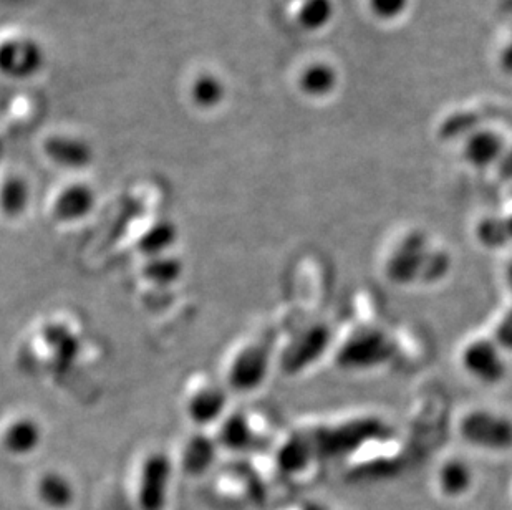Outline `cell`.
I'll return each instance as SVG.
<instances>
[{
  "instance_id": "6da1fadb",
  "label": "cell",
  "mask_w": 512,
  "mask_h": 510,
  "mask_svg": "<svg viewBox=\"0 0 512 510\" xmlns=\"http://www.w3.org/2000/svg\"><path fill=\"white\" fill-rule=\"evenodd\" d=\"M397 345L377 327L358 328L350 333L335 355L337 365L352 373L378 370L395 358Z\"/></svg>"
},
{
  "instance_id": "7a4b0ae2",
  "label": "cell",
  "mask_w": 512,
  "mask_h": 510,
  "mask_svg": "<svg viewBox=\"0 0 512 510\" xmlns=\"http://www.w3.org/2000/svg\"><path fill=\"white\" fill-rule=\"evenodd\" d=\"M458 434L471 448L489 453L512 451V418L501 411L469 409L459 418Z\"/></svg>"
},
{
  "instance_id": "3957f363",
  "label": "cell",
  "mask_w": 512,
  "mask_h": 510,
  "mask_svg": "<svg viewBox=\"0 0 512 510\" xmlns=\"http://www.w3.org/2000/svg\"><path fill=\"white\" fill-rule=\"evenodd\" d=\"M433 249L430 236L421 229H410L400 236L385 260V275L393 285L420 284L426 259Z\"/></svg>"
},
{
  "instance_id": "277c9868",
  "label": "cell",
  "mask_w": 512,
  "mask_h": 510,
  "mask_svg": "<svg viewBox=\"0 0 512 510\" xmlns=\"http://www.w3.org/2000/svg\"><path fill=\"white\" fill-rule=\"evenodd\" d=\"M459 365L479 385H503L509 375L508 353L494 342L493 337L469 340L459 352Z\"/></svg>"
},
{
  "instance_id": "5b68a950",
  "label": "cell",
  "mask_w": 512,
  "mask_h": 510,
  "mask_svg": "<svg viewBox=\"0 0 512 510\" xmlns=\"http://www.w3.org/2000/svg\"><path fill=\"white\" fill-rule=\"evenodd\" d=\"M382 421L373 418H358L347 423L335 424L330 428H320L319 431L309 434L315 456L335 458L340 454L348 453L367 443L368 439L377 438L383 433Z\"/></svg>"
},
{
  "instance_id": "8992f818",
  "label": "cell",
  "mask_w": 512,
  "mask_h": 510,
  "mask_svg": "<svg viewBox=\"0 0 512 510\" xmlns=\"http://www.w3.org/2000/svg\"><path fill=\"white\" fill-rule=\"evenodd\" d=\"M171 461L165 453H151L141 464L138 482L140 510H165L171 481Z\"/></svg>"
},
{
  "instance_id": "52a82bcc",
  "label": "cell",
  "mask_w": 512,
  "mask_h": 510,
  "mask_svg": "<svg viewBox=\"0 0 512 510\" xmlns=\"http://www.w3.org/2000/svg\"><path fill=\"white\" fill-rule=\"evenodd\" d=\"M271 366V350L262 343H249L232 358L228 380L236 391H254L264 383Z\"/></svg>"
},
{
  "instance_id": "ba28073f",
  "label": "cell",
  "mask_w": 512,
  "mask_h": 510,
  "mask_svg": "<svg viewBox=\"0 0 512 510\" xmlns=\"http://www.w3.org/2000/svg\"><path fill=\"white\" fill-rule=\"evenodd\" d=\"M332 343V333L327 325L315 323L305 328L304 332L294 338L289 348L282 355V368L285 373L295 375L314 365L324 357Z\"/></svg>"
},
{
  "instance_id": "9c48e42d",
  "label": "cell",
  "mask_w": 512,
  "mask_h": 510,
  "mask_svg": "<svg viewBox=\"0 0 512 510\" xmlns=\"http://www.w3.org/2000/svg\"><path fill=\"white\" fill-rule=\"evenodd\" d=\"M508 148L503 136L491 130H478L464 140L463 158L474 169H488L503 161Z\"/></svg>"
},
{
  "instance_id": "30bf717a",
  "label": "cell",
  "mask_w": 512,
  "mask_h": 510,
  "mask_svg": "<svg viewBox=\"0 0 512 510\" xmlns=\"http://www.w3.org/2000/svg\"><path fill=\"white\" fill-rule=\"evenodd\" d=\"M95 207V193L87 184H70L57 194L52 204V216L63 224L82 221Z\"/></svg>"
},
{
  "instance_id": "8fae6325",
  "label": "cell",
  "mask_w": 512,
  "mask_h": 510,
  "mask_svg": "<svg viewBox=\"0 0 512 510\" xmlns=\"http://www.w3.org/2000/svg\"><path fill=\"white\" fill-rule=\"evenodd\" d=\"M45 154L60 168L83 169L92 161V150L85 141L67 136H52L45 141Z\"/></svg>"
},
{
  "instance_id": "7c38bea8",
  "label": "cell",
  "mask_w": 512,
  "mask_h": 510,
  "mask_svg": "<svg viewBox=\"0 0 512 510\" xmlns=\"http://www.w3.org/2000/svg\"><path fill=\"white\" fill-rule=\"evenodd\" d=\"M188 416L198 426H208L223 418L226 411V393L218 386H206L189 398Z\"/></svg>"
},
{
  "instance_id": "4fadbf2b",
  "label": "cell",
  "mask_w": 512,
  "mask_h": 510,
  "mask_svg": "<svg viewBox=\"0 0 512 510\" xmlns=\"http://www.w3.org/2000/svg\"><path fill=\"white\" fill-rule=\"evenodd\" d=\"M42 443V429L32 418H17L5 428L4 446L7 453L27 456Z\"/></svg>"
},
{
  "instance_id": "5bb4252c",
  "label": "cell",
  "mask_w": 512,
  "mask_h": 510,
  "mask_svg": "<svg viewBox=\"0 0 512 510\" xmlns=\"http://www.w3.org/2000/svg\"><path fill=\"white\" fill-rule=\"evenodd\" d=\"M474 484L473 467L464 459L451 458L443 462L438 471V486L446 497L456 499L471 491Z\"/></svg>"
},
{
  "instance_id": "9a60e30c",
  "label": "cell",
  "mask_w": 512,
  "mask_h": 510,
  "mask_svg": "<svg viewBox=\"0 0 512 510\" xmlns=\"http://www.w3.org/2000/svg\"><path fill=\"white\" fill-rule=\"evenodd\" d=\"M315 458L317 456L309 434H294L277 451V466L287 474H299L304 472Z\"/></svg>"
},
{
  "instance_id": "2e32d148",
  "label": "cell",
  "mask_w": 512,
  "mask_h": 510,
  "mask_svg": "<svg viewBox=\"0 0 512 510\" xmlns=\"http://www.w3.org/2000/svg\"><path fill=\"white\" fill-rule=\"evenodd\" d=\"M37 496L44 506L65 510L75 501V487L60 472H45L37 482Z\"/></svg>"
},
{
  "instance_id": "e0dca14e",
  "label": "cell",
  "mask_w": 512,
  "mask_h": 510,
  "mask_svg": "<svg viewBox=\"0 0 512 510\" xmlns=\"http://www.w3.org/2000/svg\"><path fill=\"white\" fill-rule=\"evenodd\" d=\"M216 458V444L206 436H196L189 439L183 451V469L191 476H201L209 471Z\"/></svg>"
},
{
  "instance_id": "ac0fdd59",
  "label": "cell",
  "mask_w": 512,
  "mask_h": 510,
  "mask_svg": "<svg viewBox=\"0 0 512 510\" xmlns=\"http://www.w3.org/2000/svg\"><path fill=\"white\" fill-rule=\"evenodd\" d=\"M4 70L12 75H27L40 65V50L30 42L7 44L2 52Z\"/></svg>"
},
{
  "instance_id": "d6986e66",
  "label": "cell",
  "mask_w": 512,
  "mask_h": 510,
  "mask_svg": "<svg viewBox=\"0 0 512 510\" xmlns=\"http://www.w3.org/2000/svg\"><path fill=\"white\" fill-rule=\"evenodd\" d=\"M254 441L251 426L244 414H228L219 429V444L229 451H244Z\"/></svg>"
},
{
  "instance_id": "ffe728a7",
  "label": "cell",
  "mask_w": 512,
  "mask_h": 510,
  "mask_svg": "<svg viewBox=\"0 0 512 510\" xmlns=\"http://www.w3.org/2000/svg\"><path fill=\"white\" fill-rule=\"evenodd\" d=\"M476 239L481 246L491 251H498L508 246L511 241L506 217H484L476 226Z\"/></svg>"
},
{
  "instance_id": "44dd1931",
  "label": "cell",
  "mask_w": 512,
  "mask_h": 510,
  "mask_svg": "<svg viewBox=\"0 0 512 510\" xmlns=\"http://www.w3.org/2000/svg\"><path fill=\"white\" fill-rule=\"evenodd\" d=\"M335 83H337V73L334 68L325 63H315L312 67L307 68L300 77V88L314 97L332 92Z\"/></svg>"
},
{
  "instance_id": "7402d4cb",
  "label": "cell",
  "mask_w": 512,
  "mask_h": 510,
  "mask_svg": "<svg viewBox=\"0 0 512 510\" xmlns=\"http://www.w3.org/2000/svg\"><path fill=\"white\" fill-rule=\"evenodd\" d=\"M453 270V257L450 252L443 247L433 246L428 259H426L425 269L421 274V285H438L443 280L448 279Z\"/></svg>"
},
{
  "instance_id": "603a6c76",
  "label": "cell",
  "mask_w": 512,
  "mask_h": 510,
  "mask_svg": "<svg viewBox=\"0 0 512 510\" xmlns=\"http://www.w3.org/2000/svg\"><path fill=\"white\" fill-rule=\"evenodd\" d=\"M176 239V229L168 222H160L150 231H146L145 236L141 237L140 249L148 257H158L165 254L170 249Z\"/></svg>"
},
{
  "instance_id": "cb8c5ba5",
  "label": "cell",
  "mask_w": 512,
  "mask_h": 510,
  "mask_svg": "<svg viewBox=\"0 0 512 510\" xmlns=\"http://www.w3.org/2000/svg\"><path fill=\"white\" fill-rule=\"evenodd\" d=\"M29 204V188L19 178L7 179L2 191V207L5 216H19Z\"/></svg>"
},
{
  "instance_id": "d4e9b609",
  "label": "cell",
  "mask_w": 512,
  "mask_h": 510,
  "mask_svg": "<svg viewBox=\"0 0 512 510\" xmlns=\"http://www.w3.org/2000/svg\"><path fill=\"white\" fill-rule=\"evenodd\" d=\"M334 15V4L330 0H305L299 14V22L305 29H322Z\"/></svg>"
},
{
  "instance_id": "484cf974",
  "label": "cell",
  "mask_w": 512,
  "mask_h": 510,
  "mask_svg": "<svg viewBox=\"0 0 512 510\" xmlns=\"http://www.w3.org/2000/svg\"><path fill=\"white\" fill-rule=\"evenodd\" d=\"M224 87L223 83L219 82L218 78L211 77V75H204L194 82L193 87V100L199 106L218 105L223 100Z\"/></svg>"
},
{
  "instance_id": "4316f807",
  "label": "cell",
  "mask_w": 512,
  "mask_h": 510,
  "mask_svg": "<svg viewBox=\"0 0 512 510\" xmlns=\"http://www.w3.org/2000/svg\"><path fill=\"white\" fill-rule=\"evenodd\" d=\"M146 275L153 280H174L181 274V265L174 259H168L165 255L151 257V264L146 267Z\"/></svg>"
},
{
  "instance_id": "83f0119b",
  "label": "cell",
  "mask_w": 512,
  "mask_h": 510,
  "mask_svg": "<svg viewBox=\"0 0 512 510\" xmlns=\"http://www.w3.org/2000/svg\"><path fill=\"white\" fill-rule=\"evenodd\" d=\"M494 342L503 348L504 352L511 355L512 353V305L504 310L503 315L498 318V322L494 325L493 333H491Z\"/></svg>"
},
{
  "instance_id": "f1b7e54d",
  "label": "cell",
  "mask_w": 512,
  "mask_h": 510,
  "mask_svg": "<svg viewBox=\"0 0 512 510\" xmlns=\"http://www.w3.org/2000/svg\"><path fill=\"white\" fill-rule=\"evenodd\" d=\"M410 0H370L373 14L383 20H393L405 14Z\"/></svg>"
},
{
  "instance_id": "f546056e",
  "label": "cell",
  "mask_w": 512,
  "mask_h": 510,
  "mask_svg": "<svg viewBox=\"0 0 512 510\" xmlns=\"http://www.w3.org/2000/svg\"><path fill=\"white\" fill-rule=\"evenodd\" d=\"M499 166L503 169V174H506L508 178H512V151H506L503 161L499 163Z\"/></svg>"
},
{
  "instance_id": "4dcf8cb0",
  "label": "cell",
  "mask_w": 512,
  "mask_h": 510,
  "mask_svg": "<svg viewBox=\"0 0 512 510\" xmlns=\"http://www.w3.org/2000/svg\"><path fill=\"white\" fill-rule=\"evenodd\" d=\"M504 284H506V289L512 297V259L509 260L506 269H504Z\"/></svg>"
},
{
  "instance_id": "1f68e13d",
  "label": "cell",
  "mask_w": 512,
  "mask_h": 510,
  "mask_svg": "<svg viewBox=\"0 0 512 510\" xmlns=\"http://www.w3.org/2000/svg\"><path fill=\"white\" fill-rule=\"evenodd\" d=\"M302 510H327L325 509L322 504H317V502H307V504H304V507H302Z\"/></svg>"
},
{
  "instance_id": "d6a6232c",
  "label": "cell",
  "mask_w": 512,
  "mask_h": 510,
  "mask_svg": "<svg viewBox=\"0 0 512 510\" xmlns=\"http://www.w3.org/2000/svg\"><path fill=\"white\" fill-rule=\"evenodd\" d=\"M506 222H508L509 236H511L512 241V216L506 217Z\"/></svg>"
}]
</instances>
